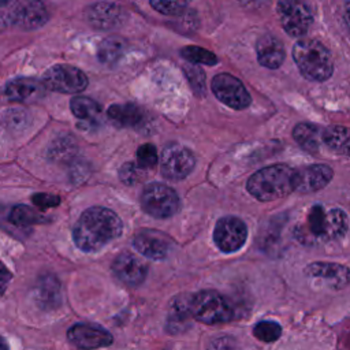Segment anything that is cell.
<instances>
[{"mask_svg":"<svg viewBox=\"0 0 350 350\" xmlns=\"http://www.w3.org/2000/svg\"><path fill=\"white\" fill-rule=\"evenodd\" d=\"M67 336L72 345L83 350L105 347V346H109L113 340L112 335L107 329L98 325L86 324V323L74 324L68 329Z\"/></svg>","mask_w":350,"mask_h":350,"instance_id":"7c38bea8","label":"cell"},{"mask_svg":"<svg viewBox=\"0 0 350 350\" xmlns=\"http://www.w3.org/2000/svg\"><path fill=\"white\" fill-rule=\"evenodd\" d=\"M278 15L284 31L291 37H302L309 30L313 15L304 0H279Z\"/></svg>","mask_w":350,"mask_h":350,"instance_id":"52a82bcc","label":"cell"},{"mask_svg":"<svg viewBox=\"0 0 350 350\" xmlns=\"http://www.w3.org/2000/svg\"><path fill=\"white\" fill-rule=\"evenodd\" d=\"M146 171L141 168L137 163H126L119 170V178L126 185H135L146 176Z\"/></svg>","mask_w":350,"mask_h":350,"instance_id":"d6a6232c","label":"cell"},{"mask_svg":"<svg viewBox=\"0 0 350 350\" xmlns=\"http://www.w3.org/2000/svg\"><path fill=\"white\" fill-rule=\"evenodd\" d=\"M112 271L115 276L127 286L141 284L148 273L146 265L134 254L124 252L120 253L112 264Z\"/></svg>","mask_w":350,"mask_h":350,"instance_id":"ac0fdd59","label":"cell"},{"mask_svg":"<svg viewBox=\"0 0 350 350\" xmlns=\"http://www.w3.org/2000/svg\"><path fill=\"white\" fill-rule=\"evenodd\" d=\"M171 306V313L168 314L167 320V329L171 334H178L189 323V302L186 304L183 298H176Z\"/></svg>","mask_w":350,"mask_h":350,"instance_id":"484cf974","label":"cell"},{"mask_svg":"<svg viewBox=\"0 0 350 350\" xmlns=\"http://www.w3.org/2000/svg\"><path fill=\"white\" fill-rule=\"evenodd\" d=\"M142 209L157 219L174 216L180 206L179 197L174 189L163 183H149L141 196Z\"/></svg>","mask_w":350,"mask_h":350,"instance_id":"8992f818","label":"cell"},{"mask_svg":"<svg viewBox=\"0 0 350 350\" xmlns=\"http://www.w3.org/2000/svg\"><path fill=\"white\" fill-rule=\"evenodd\" d=\"M190 0H150V5L163 15L179 16L182 15Z\"/></svg>","mask_w":350,"mask_h":350,"instance_id":"f1b7e54d","label":"cell"},{"mask_svg":"<svg viewBox=\"0 0 350 350\" xmlns=\"http://www.w3.org/2000/svg\"><path fill=\"white\" fill-rule=\"evenodd\" d=\"M183 70L193 92L197 96H204L206 88H205V72L202 71V68L194 64H187L183 67Z\"/></svg>","mask_w":350,"mask_h":350,"instance_id":"4dcf8cb0","label":"cell"},{"mask_svg":"<svg viewBox=\"0 0 350 350\" xmlns=\"http://www.w3.org/2000/svg\"><path fill=\"white\" fill-rule=\"evenodd\" d=\"M46 89L59 93H79L88 86V77L82 70L70 64H56L44 72Z\"/></svg>","mask_w":350,"mask_h":350,"instance_id":"ba28073f","label":"cell"},{"mask_svg":"<svg viewBox=\"0 0 350 350\" xmlns=\"http://www.w3.org/2000/svg\"><path fill=\"white\" fill-rule=\"evenodd\" d=\"M253 335L258 340L273 342L282 335V328L278 323L271 321V320H265V321H260L258 324H256V327L253 329Z\"/></svg>","mask_w":350,"mask_h":350,"instance_id":"f546056e","label":"cell"},{"mask_svg":"<svg viewBox=\"0 0 350 350\" xmlns=\"http://www.w3.org/2000/svg\"><path fill=\"white\" fill-rule=\"evenodd\" d=\"M172 241L156 230H142L134 238V247L148 258L163 260L171 252Z\"/></svg>","mask_w":350,"mask_h":350,"instance_id":"4fadbf2b","label":"cell"},{"mask_svg":"<svg viewBox=\"0 0 350 350\" xmlns=\"http://www.w3.org/2000/svg\"><path fill=\"white\" fill-rule=\"evenodd\" d=\"M15 3L16 0H0V33L15 26Z\"/></svg>","mask_w":350,"mask_h":350,"instance_id":"d590c367","label":"cell"},{"mask_svg":"<svg viewBox=\"0 0 350 350\" xmlns=\"http://www.w3.org/2000/svg\"><path fill=\"white\" fill-rule=\"evenodd\" d=\"M345 21H346V23H347V27H349V30H350V1L346 4V7H345Z\"/></svg>","mask_w":350,"mask_h":350,"instance_id":"ab89813d","label":"cell"},{"mask_svg":"<svg viewBox=\"0 0 350 350\" xmlns=\"http://www.w3.org/2000/svg\"><path fill=\"white\" fill-rule=\"evenodd\" d=\"M86 18L93 27L100 30H109L120 26L124 22L126 12L119 4L100 1L89 7Z\"/></svg>","mask_w":350,"mask_h":350,"instance_id":"2e32d148","label":"cell"},{"mask_svg":"<svg viewBox=\"0 0 350 350\" xmlns=\"http://www.w3.org/2000/svg\"><path fill=\"white\" fill-rule=\"evenodd\" d=\"M194 164L196 159L191 150L178 144L167 145L160 156V172L171 180L186 178L194 168Z\"/></svg>","mask_w":350,"mask_h":350,"instance_id":"9c48e42d","label":"cell"},{"mask_svg":"<svg viewBox=\"0 0 350 350\" xmlns=\"http://www.w3.org/2000/svg\"><path fill=\"white\" fill-rule=\"evenodd\" d=\"M190 314L204 324H219L230 321L234 309L230 301L215 290H202L189 301Z\"/></svg>","mask_w":350,"mask_h":350,"instance_id":"5b68a950","label":"cell"},{"mask_svg":"<svg viewBox=\"0 0 350 350\" xmlns=\"http://www.w3.org/2000/svg\"><path fill=\"white\" fill-rule=\"evenodd\" d=\"M180 55L190 63H201L208 66H213L217 63V57L213 52L196 45L185 46L183 49H180Z\"/></svg>","mask_w":350,"mask_h":350,"instance_id":"83f0119b","label":"cell"},{"mask_svg":"<svg viewBox=\"0 0 350 350\" xmlns=\"http://www.w3.org/2000/svg\"><path fill=\"white\" fill-rule=\"evenodd\" d=\"M135 157H137L135 163L144 170H150L159 163L157 150L152 144L141 145L135 152Z\"/></svg>","mask_w":350,"mask_h":350,"instance_id":"1f68e13d","label":"cell"},{"mask_svg":"<svg viewBox=\"0 0 350 350\" xmlns=\"http://www.w3.org/2000/svg\"><path fill=\"white\" fill-rule=\"evenodd\" d=\"M332 175V168L325 164H312L295 170V190L299 193L317 191L329 183Z\"/></svg>","mask_w":350,"mask_h":350,"instance_id":"9a60e30c","label":"cell"},{"mask_svg":"<svg viewBox=\"0 0 350 350\" xmlns=\"http://www.w3.org/2000/svg\"><path fill=\"white\" fill-rule=\"evenodd\" d=\"M33 202L36 206L41 208V209H46V208H52V206H57L60 204V198L57 196L53 194H46V193H38L34 194L31 197Z\"/></svg>","mask_w":350,"mask_h":350,"instance_id":"8d00e7d4","label":"cell"},{"mask_svg":"<svg viewBox=\"0 0 350 350\" xmlns=\"http://www.w3.org/2000/svg\"><path fill=\"white\" fill-rule=\"evenodd\" d=\"M256 51L258 63L265 68L275 70L280 67L284 60V48L282 42L271 34H265L258 38L256 44Z\"/></svg>","mask_w":350,"mask_h":350,"instance_id":"ffe728a7","label":"cell"},{"mask_svg":"<svg viewBox=\"0 0 350 350\" xmlns=\"http://www.w3.org/2000/svg\"><path fill=\"white\" fill-rule=\"evenodd\" d=\"M347 226V216L342 209H325L321 205H313L301 226L299 237L313 242H329L342 238Z\"/></svg>","mask_w":350,"mask_h":350,"instance_id":"3957f363","label":"cell"},{"mask_svg":"<svg viewBox=\"0 0 350 350\" xmlns=\"http://www.w3.org/2000/svg\"><path fill=\"white\" fill-rule=\"evenodd\" d=\"M209 350H237V349L231 338H217L215 342H212Z\"/></svg>","mask_w":350,"mask_h":350,"instance_id":"74e56055","label":"cell"},{"mask_svg":"<svg viewBox=\"0 0 350 350\" xmlns=\"http://www.w3.org/2000/svg\"><path fill=\"white\" fill-rule=\"evenodd\" d=\"M246 187L258 201L282 198L295 190V170L286 164L264 167L249 178Z\"/></svg>","mask_w":350,"mask_h":350,"instance_id":"7a4b0ae2","label":"cell"},{"mask_svg":"<svg viewBox=\"0 0 350 350\" xmlns=\"http://www.w3.org/2000/svg\"><path fill=\"white\" fill-rule=\"evenodd\" d=\"M3 123L5 127L18 130L21 127H25L27 124V112L21 108H12L7 109L3 113Z\"/></svg>","mask_w":350,"mask_h":350,"instance_id":"e575fe53","label":"cell"},{"mask_svg":"<svg viewBox=\"0 0 350 350\" xmlns=\"http://www.w3.org/2000/svg\"><path fill=\"white\" fill-rule=\"evenodd\" d=\"M305 273L310 278L324 280L328 287L335 290L343 288L350 283V269L336 262H312L305 268Z\"/></svg>","mask_w":350,"mask_h":350,"instance_id":"d6986e66","label":"cell"},{"mask_svg":"<svg viewBox=\"0 0 350 350\" xmlns=\"http://www.w3.org/2000/svg\"><path fill=\"white\" fill-rule=\"evenodd\" d=\"M0 350H10L8 343L5 342V339L3 336H0Z\"/></svg>","mask_w":350,"mask_h":350,"instance_id":"60d3db41","label":"cell"},{"mask_svg":"<svg viewBox=\"0 0 350 350\" xmlns=\"http://www.w3.org/2000/svg\"><path fill=\"white\" fill-rule=\"evenodd\" d=\"M293 59L301 74L313 82H323L332 75L334 63L328 49L312 38L299 40L293 48Z\"/></svg>","mask_w":350,"mask_h":350,"instance_id":"277c9868","label":"cell"},{"mask_svg":"<svg viewBox=\"0 0 350 350\" xmlns=\"http://www.w3.org/2000/svg\"><path fill=\"white\" fill-rule=\"evenodd\" d=\"M107 115L119 127H137L145 119L144 109L133 103L113 104L108 108Z\"/></svg>","mask_w":350,"mask_h":350,"instance_id":"44dd1931","label":"cell"},{"mask_svg":"<svg viewBox=\"0 0 350 350\" xmlns=\"http://www.w3.org/2000/svg\"><path fill=\"white\" fill-rule=\"evenodd\" d=\"M49 14L40 0H16L15 3V26L23 30H33L44 26Z\"/></svg>","mask_w":350,"mask_h":350,"instance_id":"e0dca14e","label":"cell"},{"mask_svg":"<svg viewBox=\"0 0 350 350\" xmlns=\"http://www.w3.org/2000/svg\"><path fill=\"white\" fill-rule=\"evenodd\" d=\"M71 112L81 120H93L100 113V105L85 96H75L70 101Z\"/></svg>","mask_w":350,"mask_h":350,"instance_id":"4316f807","label":"cell"},{"mask_svg":"<svg viewBox=\"0 0 350 350\" xmlns=\"http://www.w3.org/2000/svg\"><path fill=\"white\" fill-rule=\"evenodd\" d=\"M46 86L42 81L31 77H22L10 81L4 88V96L14 103H34L45 96Z\"/></svg>","mask_w":350,"mask_h":350,"instance_id":"5bb4252c","label":"cell"},{"mask_svg":"<svg viewBox=\"0 0 350 350\" xmlns=\"http://www.w3.org/2000/svg\"><path fill=\"white\" fill-rule=\"evenodd\" d=\"M295 142L308 152H317L323 142V129L312 123H299L293 130Z\"/></svg>","mask_w":350,"mask_h":350,"instance_id":"603a6c76","label":"cell"},{"mask_svg":"<svg viewBox=\"0 0 350 350\" xmlns=\"http://www.w3.org/2000/svg\"><path fill=\"white\" fill-rule=\"evenodd\" d=\"M246 238V224L235 216H226L219 219L213 230V241L216 246L224 253H232L241 249Z\"/></svg>","mask_w":350,"mask_h":350,"instance_id":"8fae6325","label":"cell"},{"mask_svg":"<svg viewBox=\"0 0 350 350\" xmlns=\"http://www.w3.org/2000/svg\"><path fill=\"white\" fill-rule=\"evenodd\" d=\"M211 88L216 98L230 108L245 109L252 103V98L243 83L230 74L223 72L213 77Z\"/></svg>","mask_w":350,"mask_h":350,"instance_id":"30bf717a","label":"cell"},{"mask_svg":"<svg viewBox=\"0 0 350 350\" xmlns=\"http://www.w3.org/2000/svg\"><path fill=\"white\" fill-rule=\"evenodd\" d=\"M323 144L332 152L350 157V129L345 126H329L323 129Z\"/></svg>","mask_w":350,"mask_h":350,"instance_id":"7402d4cb","label":"cell"},{"mask_svg":"<svg viewBox=\"0 0 350 350\" xmlns=\"http://www.w3.org/2000/svg\"><path fill=\"white\" fill-rule=\"evenodd\" d=\"M124 51H126V41L122 37L112 36L101 41V44L98 45L97 56L101 63L112 66L123 56Z\"/></svg>","mask_w":350,"mask_h":350,"instance_id":"cb8c5ba5","label":"cell"},{"mask_svg":"<svg viewBox=\"0 0 350 350\" xmlns=\"http://www.w3.org/2000/svg\"><path fill=\"white\" fill-rule=\"evenodd\" d=\"M38 298L45 305H53L55 302H57V299H59V284L52 276L45 278V282L41 283Z\"/></svg>","mask_w":350,"mask_h":350,"instance_id":"836d02e7","label":"cell"},{"mask_svg":"<svg viewBox=\"0 0 350 350\" xmlns=\"http://www.w3.org/2000/svg\"><path fill=\"white\" fill-rule=\"evenodd\" d=\"M122 220L111 209L92 206L86 209L72 228L75 245L88 253L98 252L122 234Z\"/></svg>","mask_w":350,"mask_h":350,"instance_id":"6da1fadb","label":"cell"},{"mask_svg":"<svg viewBox=\"0 0 350 350\" xmlns=\"http://www.w3.org/2000/svg\"><path fill=\"white\" fill-rule=\"evenodd\" d=\"M10 223H12L16 227H27L33 224H40V223H46L48 217L42 216L33 208L27 205H15L8 215Z\"/></svg>","mask_w":350,"mask_h":350,"instance_id":"d4e9b609","label":"cell"},{"mask_svg":"<svg viewBox=\"0 0 350 350\" xmlns=\"http://www.w3.org/2000/svg\"><path fill=\"white\" fill-rule=\"evenodd\" d=\"M11 272L10 269L0 261V295L5 291L10 280H11Z\"/></svg>","mask_w":350,"mask_h":350,"instance_id":"f35d334b","label":"cell"}]
</instances>
